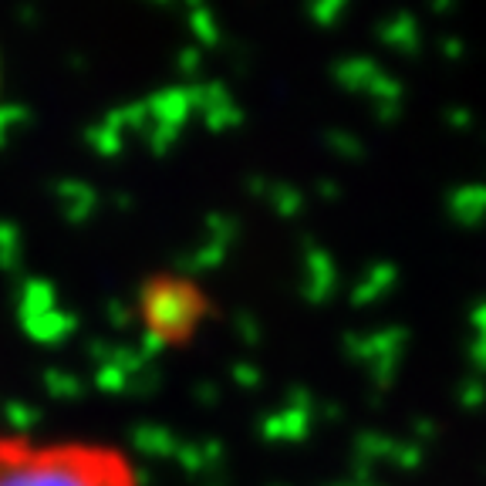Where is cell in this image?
Instances as JSON below:
<instances>
[{
    "label": "cell",
    "instance_id": "1",
    "mask_svg": "<svg viewBox=\"0 0 486 486\" xmlns=\"http://www.w3.org/2000/svg\"><path fill=\"white\" fill-rule=\"evenodd\" d=\"M0 486H142V473L115 442L34 440L0 429Z\"/></svg>",
    "mask_w": 486,
    "mask_h": 486
},
{
    "label": "cell",
    "instance_id": "2",
    "mask_svg": "<svg viewBox=\"0 0 486 486\" xmlns=\"http://www.w3.org/2000/svg\"><path fill=\"white\" fill-rule=\"evenodd\" d=\"M0 88H4V81H0Z\"/></svg>",
    "mask_w": 486,
    "mask_h": 486
}]
</instances>
